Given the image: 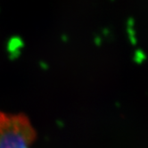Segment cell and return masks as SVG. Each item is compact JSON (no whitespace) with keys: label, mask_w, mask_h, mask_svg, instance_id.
<instances>
[{"label":"cell","mask_w":148,"mask_h":148,"mask_svg":"<svg viewBox=\"0 0 148 148\" xmlns=\"http://www.w3.org/2000/svg\"><path fill=\"white\" fill-rule=\"evenodd\" d=\"M37 137L26 114L0 111V148H32Z\"/></svg>","instance_id":"1"}]
</instances>
